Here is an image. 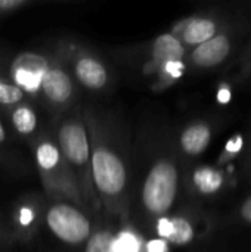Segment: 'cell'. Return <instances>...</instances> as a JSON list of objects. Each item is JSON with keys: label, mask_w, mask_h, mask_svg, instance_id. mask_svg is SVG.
I'll return each mask as SVG.
<instances>
[{"label": "cell", "mask_w": 251, "mask_h": 252, "mask_svg": "<svg viewBox=\"0 0 251 252\" xmlns=\"http://www.w3.org/2000/svg\"><path fill=\"white\" fill-rule=\"evenodd\" d=\"M215 32H216V25L213 21L204 19V18H195V19H189L186 22L178 24L172 34L182 44L186 43L189 46H200L206 43L207 40L213 38Z\"/></svg>", "instance_id": "12"}, {"label": "cell", "mask_w": 251, "mask_h": 252, "mask_svg": "<svg viewBox=\"0 0 251 252\" xmlns=\"http://www.w3.org/2000/svg\"><path fill=\"white\" fill-rule=\"evenodd\" d=\"M9 139V130L4 124V121L0 118V145H4Z\"/></svg>", "instance_id": "22"}, {"label": "cell", "mask_w": 251, "mask_h": 252, "mask_svg": "<svg viewBox=\"0 0 251 252\" xmlns=\"http://www.w3.org/2000/svg\"><path fill=\"white\" fill-rule=\"evenodd\" d=\"M27 100L30 99L25 96V93L13 84L6 72L0 71V108L3 111H7Z\"/></svg>", "instance_id": "16"}, {"label": "cell", "mask_w": 251, "mask_h": 252, "mask_svg": "<svg viewBox=\"0 0 251 252\" xmlns=\"http://www.w3.org/2000/svg\"><path fill=\"white\" fill-rule=\"evenodd\" d=\"M50 131L64 161L80 186L87 214L93 217H104L93 188L89 136L81 115V108L75 106L71 111L53 118V127Z\"/></svg>", "instance_id": "3"}, {"label": "cell", "mask_w": 251, "mask_h": 252, "mask_svg": "<svg viewBox=\"0 0 251 252\" xmlns=\"http://www.w3.org/2000/svg\"><path fill=\"white\" fill-rule=\"evenodd\" d=\"M44 204L46 201L30 195L15 201L9 214V226L12 229V235L18 241L28 242L36 236L38 229L43 226Z\"/></svg>", "instance_id": "10"}, {"label": "cell", "mask_w": 251, "mask_h": 252, "mask_svg": "<svg viewBox=\"0 0 251 252\" xmlns=\"http://www.w3.org/2000/svg\"><path fill=\"white\" fill-rule=\"evenodd\" d=\"M117 230L109 223L96 224L90 239L83 247V252H117Z\"/></svg>", "instance_id": "15"}, {"label": "cell", "mask_w": 251, "mask_h": 252, "mask_svg": "<svg viewBox=\"0 0 251 252\" xmlns=\"http://www.w3.org/2000/svg\"><path fill=\"white\" fill-rule=\"evenodd\" d=\"M78 87L65 63L59 49L49 53V68L41 80L38 99L49 109L53 118L77 106Z\"/></svg>", "instance_id": "7"}, {"label": "cell", "mask_w": 251, "mask_h": 252, "mask_svg": "<svg viewBox=\"0 0 251 252\" xmlns=\"http://www.w3.org/2000/svg\"><path fill=\"white\" fill-rule=\"evenodd\" d=\"M210 128L204 124H192L180 134V148L189 157H197L206 151L210 143Z\"/></svg>", "instance_id": "14"}, {"label": "cell", "mask_w": 251, "mask_h": 252, "mask_svg": "<svg viewBox=\"0 0 251 252\" xmlns=\"http://www.w3.org/2000/svg\"><path fill=\"white\" fill-rule=\"evenodd\" d=\"M229 50V40L225 35H215L213 38L194 49V52L191 53V61L198 66H215L228 56Z\"/></svg>", "instance_id": "13"}, {"label": "cell", "mask_w": 251, "mask_h": 252, "mask_svg": "<svg viewBox=\"0 0 251 252\" xmlns=\"http://www.w3.org/2000/svg\"><path fill=\"white\" fill-rule=\"evenodd\" d=\"M30 146L46 199L71 202L86 211L80 186L64 161L52 131L43 130L30 142Z\"/></svg>", "instance_id": "4"}, {"label": "cell", "mask_w": 251, "mask_h": 252, "mask_svg": "<svg viewBox=\"0 0 251 252\" xmlns=\"http://www.w3.org/2000/svg\"><path fill=\"white\" fill-rule=\"evenodd\" d=\"M49 68V53L22 52L7 66V77L18 86L30 100L38 99L41 80Z\"/></svg>", "instance_id": "9"}, {"label": "cell", "mask_w": 251, "mask_h": 252, "mask_svg": "<svg viewBox=\"0 0 251 252\" xmlns=\"http://www.w3.org/2000/svg\"><path fill=\"white\" fill-rule=\"evenodd\" d=\"M192 180L195 188L203 193H213L222 186V176L212 168H198Z\"/></svg>", "instance_id": "17"}, {"label": "cell", "mask_w": 251, "mask_h": 252, "mask_svg": "<svg viewBox=\"0 0 251 252\" xmlns=\"http://www.w3.org/2000/svg\"><path fill=\"white\" fill-rule=\"evenodd\" d=\"M185 71V65L182 61H173V62H167L158 72H157V81L154 86V90H161L164 87H167L169 84H172L175 80L180 78L182 74Z\"/></svg>", "instance_id": "18"}, {"label": "cell", "mask_w": 251, "mask_h": 252, "mask_svg": "<svg viewBox=\"0 0 251 252\" xmlns=\"http://www.w3.org/2000/svg\"><path fill=\"white\" fill-rule=\"evenodd\" d=\"M87 128L92 179L102 216L129 223L133 155L126 130L112 114L87 105L81 108Z\"/></svg>", "instance_id": "1"}, {"label": "cell", "mask_w": 251, "mask_h": 252, "mask_svg": "<svg viewBox=\"0 0 251 252\" xmlns=\"http://www.w3.org/2000/svg\"><path fill=\"white\" fill-rule=\"evenodd\" d=\"M4 112L12 131L21 139L28 140V143L43 131L41 118L33 100L19 103Z\"/></svg>", "instance_id": "11"}, {"label": "cell", "mask_w": 251, "mask_h": 252, "mask_svg": "<svg viewBox=\"0 0 251 252\" xmlns=\"http://www.w3.org/2000/svg\"><path fill=\"white\" fill-rule=\"evenodd\" d=\"M33 4H34V1H31V0H0V16L19 12Z\"/></svg>", "instance_id": "19"}, {"label": "cell", "mask_w": 251, "mask_h": 252, "mask_svg": "<svg viewBox=\"0 0 251 252\" xmlns=\"http://www.w3.org/2000/svg\"><path fill=\"white\" fill-rule=\"evenodd\" d=\"M58 49L78 89L96 94L107 92L112 86V71L95 50L72 40L61 41Z\"/></svg>", "instance_id": "5"}, {"label": "cell", "mask_w": 251, "mask_h": 252, "mask_svg": "<svg viewBox=\"0 0 251 252\" xmlns=\"http://www.w3.org/2000/svg\"><path fill=\"white\" fill-rule=\"evenodd\" d=\"M241 146H243V139H241V137H237V139L228 142L226 149H228L229 152H238V151L241 149Z\"/></svg>", "instance_id": "21"}, {"label": "cell", "mask_w": 251, "mask_h": 252, "mask_svg": "<svg viewBox=\"0 0 251 252\" xmlns=\"http://www.w3.org/2000/svg\"><path fill=\"white\" fill-rule=\"evenodd\" d=\"M43 226L65 247L80 248L90 239L96 224L83 208L65 201H47L44 204Z\"/></svg>", "instance_id": "6"}, {"label": "cell", "mask_w": 251, "mask_h": 252, "mask_svg": "<svg viewBox=\"0 0 251 252\" xmlns=\"http://www.w3.org/2000/svg\"><path fill=\"white\" fill-rule=\"evenodd\" d=\"M143 252H167V242L160 238L151 239L143 245Z\"/></svg>", "instance_id": "20"}, {"label": "cell", "mask_w": 251, "mask_h": 252, "mask_svg": "<svg viewBox=\"0 0 251 252\" xmlns=\"http://www.w3.org/2000/svg\"><path fill=\"white\" fill-rule=\"evenodd\" d=\"M179 189V173L169 157H157L145 162L139 180L132 182L129 223L143 224L167 217L173 208Z\"/></svg>", "instance_id": "2"}, {"label": "cell", "mask_w": 251, "mask_h": 252, "mask_svg": "<svg viewBox=\"0 0 251 252\" xmlns=\"http://www.w3.org/2000/svg\"><path fill=\"white\" fill-rule=\"evenodd\" d=\"M185 55L183 44L172 34H160L145 46H132L127 49H118V58L121 56L130 65L141 66L143 75H157V72L173 61H182Z\"/></svg>", "instance_id": "8"}, {"label": "cell", "mask_w": 251, "mask_h": 252, "mask_svg": "<svg viewBox=\"0 0 251 252\" xmlns=\"http://www.w3.org/2000/svg\"><path fill=\"white\" fill-rule=\"evenodd\" d=\"M0 159H1V152H0Z\"/></svg>", "instance_id": "25"}, {"label": "cell", "mask_w": 251, "mask_h": 252, "mask_svg": "<svg viewBox=\"0 0 251 252\" xmlns=\"http://www.w3.org/2000/svg\"><path fill=\"white\" fill-rule=\"evenodd\" d=\"M217 99L220 103H228L231 100V92L228 89H220L217 93Z\"/></svg>", "instance_id": "24"}, {"label": "cell", "mask_w": 251, "mask_h": 252, "mask_svg": "<svg viewBox=\"0 0 251 252\" xmlns=\"http://www.w3.org/2000/svg\"><path fill=\"white\" fill-rule=\"evenodd\" d=\"M241 214H243V217H244L247 221H250L251 223V198H249V199L246 201V204L243 205Z\"/></svg>", "instance_id": "23"}]
</instances>
